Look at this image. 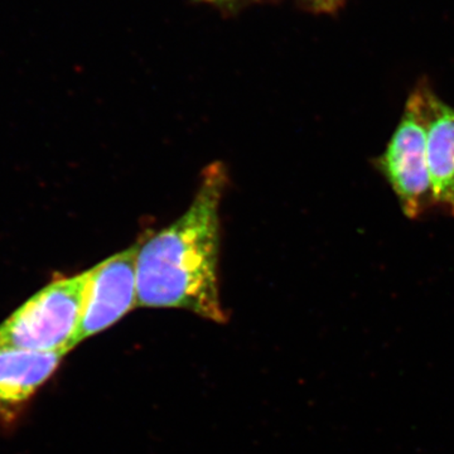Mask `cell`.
I'll return each instance as SVG.
<instances>
[{
  "label": "cell",
  "instance_id": "6da1fadb",
  "mask_svg": "<svg viewBox=\"0 0 454 454\" xmlns=\"http://www.w3.org/2000/svg\"><path fill=\"white\" fill-rule=\"evenodd\" d=\"M227 176L223 163L203 169L187 211L139 243L138 307L181 309L223 324L220 298V203Z\"/></svg>",
  "mask_w": 454,
  "mask_h": 454
},
{
  "label": "cell",
  "instance_id": "7a4b0ae2",
  "mask_svg": "<svg viewBox=\"0 0 454 454\" xmlns=\"http://www.w3.org/2000/svg\"><path fill=\"white\" fill-rule=\"evenodd\" d=\"M90 270L59 278L0 325V349L62 354L77 343Z\"/></svg>",
  "mask_w": 454,
  "mask_h": 454
},
{
  "label": "cell",
  "instance_id": "3957f363",
  "mask_svg": "<svg viewBox=\"0 0 454 454\" xmlns=\"http://www.w3.org/2000/svg\"><path fill=\"white\" fill-rule=\"evenodd\" d=\"M373 168L389 184L403 214L418 220L434 208L427 160V130L419 97L413 90L384 152Z\"/></svg>",
  "mask_w": 454,
  "mask_h": 454
},
{
  "label": "cell",
  "instance_id": "277c9868",
  "mask_svg": "<svg viewBox=\"0 0 454 454\" xmlns=\"http://www.w3.org/2000/svg\"><path fill=\"white\" fill-rule=\"evenodd\" d=\"M138 249L139 243L90 269L77 343L103 333L138 307Z\"/></svg>",
  "mask_w": 454,
  "mask_h": 454
},
{
  "label": "cell",
  "instance_id": "5b68a950",
  "mask_svg": "<svg viewBox=\"0 0 454 454\" xmlns=\"http://www.w3.org/2000/svg\"><path fill=\"white\" fill-rule=\"evenodd\" d=\"M419 97L427 130V160L433 202L454 217V107L438 97L428 80L414 88Z\"/></svg>",
  "mask_w": 454,
  "mask_h": 454
},
{
  "label": "cell",
  "instance_id": "8992f818",
  "mask_svg": "<svg viewBox=\"0 0 454 454\" xmlns=\"http://www.w3.org/2000/svg\"><path fill=\"white\" fill-rule=\"evenodd\" d=\"M62 354L0 349V414H11L44 384L57 367Z\"/></svg>",
  "mask_w": 454,
  "mask_h": 454
},
{
  "label": "cell",
  "instance_id": "52a82bcc",
  "mask_svg": "<svg viewBox=\"0 0 454 454\" xmlns=\"http://www.w3.org/2000/svg\"><path fill=\"white\" fill-rule=\"evenodd\" d=\"M297 2L304 11L312 12L313 14L333 16L345 7L348 0H297Z\"/></svg>",
  "mask_w": 454,
  "mask_h": 454
},
{
  "label": "cell",
  "instance_id": "ba28073f",
  "mask_svg": "<svg viewBox=\"0 0 454 454\" xmlns=\"http://www.w3.org/2000/svg\"><path fill=\"white\" fill-rule=\"evenodd\" d=\"M195 2L231 11V9L245 7V5L254 4V3L267 2V0H195Z\"/></svg>",
  "mask_w": 454,
  "mask_h": 454
}]
</instances>
